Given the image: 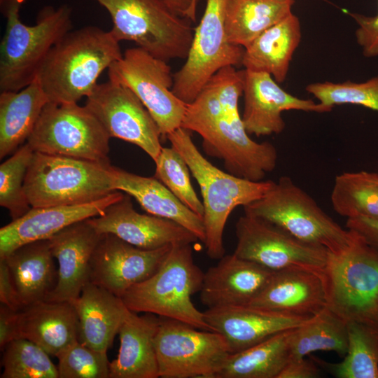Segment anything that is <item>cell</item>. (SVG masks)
Instances as JSON below:
<instances>
[{"mask_svg":"<svg viewBox=\"0 0 378 378\" xmlns=\"http://www.w3.org/2000/svg\"><path fill=\"white\" fill-rule=\"evenodd\" d=\"M12 1L13 0H0L1 11L4 15Z\"/></svg>","mask_w":378,"mask_h":378,"instance_id":"47","label":"cell"},{"mask_svg":"<svg viewBox=\"0 0 378 378\" xmlns=\"http://www.w3.org/2000/svg\"><path fill=\"white\" fill-rule=\"evenodd\" d=\"M300 39V20L290 13L244 48L241 64L245 69L268 73L277 83H283Z\"/></svg>","mask_w":378,"mask_h":378,"instance_id":"29","label":"cell"},{"mask_svg":"<svg viewBox=\"0 0 378 378\" xmlns=\"http://www.w3.org/2000/svg\"><path fill=\"white\" fill-rule=\"evenodd\" d=\"M172 246L144 249L102 234L91 258L90 281L122 298L160 268Z\"/></svg>","mask_w":378,"mask_h":378,"instance_id":"16","label":"cell"},{"mask_svg":"<svg viewBox=\"0 0 378 378\" xmlns=\"http://www.w3.org/2000/svg\"><path fill=\"white\" fill-rule=\"evenodd\" d=\"M167 139L184 159L200 188L204 244L210 258L220 259L225 254L223 232L232 211L263 197L274 181H253L220 170L204 157L194 144L191 132L182 127L169 133Z\"/></svg>","mask_w":378,"mask_h":378,"instance_id":"2","label":"cell"},{"mask_svg":"<svg viewBox=\"0 0 378 378\" xmlns=\"http://www.w3.org/2000/svg\"><path fill=\"white\" fill-rule=\"evenodd\" d=\"M226 0H206L202 18L194 29L183 66L174 74L173 92L186 104L198 95L220 69L241 64L244 48L230 43L225 30Z\"/></svg>","mask_w":378,"mask_h":378,"instance_id":"12","label":"cell"},{"mask_svg":"<svg viewBox=\"0 0 378 378\" xmlns=\"http://www.w3.org/2000/svg\"><path fill=\"white\" fill-rule=\"evenodd\" d=\"M358 23L356 31L357 43L363 49V54L368 57L378 55V13L368 17L358 13H348Z\"/></svg>","mask_w":378,"mask_h":378,"instance_id":"41","label":"cell"},{"mask_svg":"<svg viewBox=\"0 0 378 378\" xmlns=\"http://www.w3.org/2000/svg\"><path fill=\"white\" fill-rule=\"evenodd\" d=\"M244 214L270 222L295 238L337 254L347 248L356 234L342 227L303 189L281 176L261 198L244 206Z\"/></svg>","mask_w":378,"mask_h":378,"instance_id":"7","label":"cell"},{"mask_svg":"<svg viewBox=\"0 0 378 378\" xmlns=\"http://www.w3.org/2000/svg\"><path fill=\"white\" fill-rule=\"evenodd\" d=\"M235 233L233 253L273 272L297 267L324 270L328 260L326 248L302 241L255 216H240Z\"/></svg>","mask_w":378,"mask_h":378,"instance_id":"13","label":"cell"},{"mask_svg":"<svg viewBox=\"0 0 378 378\" xmlns=\"http://www.w3.org/2000/svg\"><path fill=\"white\" fill-rule=\"evenodd\" d=\"M243 94L241 119L247 133L257 136L282 132L286 126L283 111L326 113L332 110L319 102L289 94L266 72L244 69Z\"/></svg>","mask_w":378,"mask_h":378,"instance_id":"18","label":"cell"},{"mask_svg":"<svg viewBox=\"0 0 378 378\" xmlns=\"http://www.w3.org/2000/svg\"><path fill=\"white\" fill-rule=\"evenodd\" d=\"M71 303L78 318V340L106 354L130 312L122 299L89 281Z\"/></svg>","mask_w":378,"mask_h":378,"instance_id":"25","label":"cell"},{"mask_svg":"<svg viewBox=\"0 0 378 378\" xmlns=\"http://www.w3.org/2000/svg\"><path fill=\"white\" fill-rule=\"evenodd\" d=\"M203 140L204 150L220 158L229 173L245 179L262 181L277 162V150L269 141L251 139L239 111L202 127L195 132Z\"/></svg>","mask_w":378,"mask_h":378,"instance_id":"15","label":"cell"},{"mask_svg":"<svg viewBox=\"0 0 378 378\" xmlns=\"http://www.w3.org/2000/svg\"><path fill=\"white\" fill-rule=\"evenodd\" d=\"M355 234L344 251L329 253L327 308L347 323L378 328V249Z\"/></svg>","mask_w":378,"mask_h":378,"instance_id":"8","label":"cell"},{"mask_svg":"<svg viewBox=\"0 0 378 378\" xmlns=\"http://www.w3.org/2000/svg\"><path fill=\"white\" fill-rule=\"evenodd\" d=\"M293 329L230 354L214 378H277L290 360V340Z\"/></svg>","mask_w":378,"mask_h":378,"instance_id":"31","label":"cell"},{"mask_svg":"<svg viewBox=\"0 0 378 378\" xmlns=\"http://www.w3.org/2000/svg\"><path fill=\"white\" fill-rule=\"evenodd\" d=\"M124 194L114 191L89 203L46 207H31L21 217L0 229V258L27 243L48 239L64 228L78 221L102 215Z\"/></svg>","mask_w":378,"mask_h":378,"instance_id":"19","label":"cell"},{"mask_svg":"<svg viewBox=\"0 0 378 378\" xmlns=\"http://www.w3.org/2000/svg\"><path fill=\"white\" fill-rule=\"evenodd\" d=\"M21 338L30 340L50 356L78 340L79 323L69 302L43 300L20 310Z\"/></svg>","mask_w":378,"mask_h":378,"instance_id":"26","label":"cell"},{"mask_svg":"<svg viewBox=\"0 0 378 378\" xmlns=\"http://www.w3.org/2000/svg\"><path fill=\"white\" fill-rule=\"evenodd\" d=\"M34 150L27 142L0 165V206L6 209L13 220L31 208L24 191V180Z\"/></svg>","mask_w":378,"mask_h":378,"instance_id":"37","label":"cell"},{"mask_svg":"<svg viewBox=\"0 0 378 378\" xmlns=\"http://www.w3.org/2000/svg\"><path fill=\"white\" fill-rule=\"evenodd\" d=\"M328 300L324 270L297 267L275 272L248 305L286 315L314 317L327 308Z\"/></svg>","mask_w":378,"mask_h":378,"instance_id":"20","label":"cell"},{"mask_svg":"<svg viewBox=\"0 0 378 378\" xmlns=\"http://www.w3.org/2000/svg\"><path fill=\"white\" fill-rule=\"evenodd\" d=\"M155 346L162 378H214L230 354L219 332L160 316Z\"/></svg>","mask_w":378,"mask_h":378,"instance_id":"10","label":"cell"},{"mask_svg":"<svg viewBox=\"0 0 378 378\" xmlns=\"http://www.w3.org/2000/svg\"><path fill=\"white\" fill-rule=\"evenodd\" d=\"M154 162L155 164L154 176L181 203L203 218L202 202L200 200L192 186L190 171L182 156L173 147H162Z\"/></svg>","mask_w":378,"mask_h":378,"instance_id":"38","label":"cell"},{"mask_svg":"<svg viewBox=\"0 0 378 378\" xmlns=\"http://www.w3.org/2000/svg\"><path fill=\"white\" fill-rule=\"evenodd\" d=\"M347 349V323L328 308L294 328L290 340V360L304 358L317 351H334L344 357Z\"/></svg>","mask_w":378,"mask_h":378,"instance_id":"34","label":"cell"},{"mask_svg":"<svg viewBox=\"0 0 378 378\" xmlns=\"http://www.w3.org/2000/svg\"><path fill=\"white\" fill-rule=\"evenodd\" d=\"M204 315L213 330L225 337L230 354L301 326L313 318L282 314L251 305L207 309Z\"/></svg>","mask_w":378,"mask_h":378,"instance_id":"21","label":"cell"},{"mask_svg":"<svg viewBox=\"0 0 378 378\" xmlns=\"http://www.w3.org/2000/svg\"><path fill=\"white\" fill-rule=\"evenodd\" d=\"M330 200L335 212L347 219H378V173L361 171L337 175Z\"/></svg>","mask_w":378,"mask_h":378,"instance_id":"35","label":"cell"},{"mask_svg":"<svg viewBox=\"0 0 378 378\" xmlns=\"http://www.w3.org/2000/svg\"><path fill=\"white\" fill-rule=\"evenodd\" d=\"M346 226L378 249V219L363 216L348 218Z\"/></svg>","mask_w":378,"mask_h":378,"instance_id":"44","label":"cell"},{"mask_svg":"<svg viewBox=\"0 0 378 378\" xmlns=\"http://www.w3.org/2000/svg\"><path fill=\"white\" fill-rule=\"evenodd\" d=\"M348 349L344 359L331 363L311 359L338 378H378V328L358 322L347 323Z\"/></svg>","mask_w":378,"mask_h":378,"instance_id":"33","label":"cell"},{"mask_svg":"<svg viewBox=\"0 0 378 378\" xmlns=\"http://www.w3.org/2000/svg\"><path fill=\"white\" fill-rule=\"evenodd\" d=\"M179 15L196 21L197 5L199 0H164Z\"/></svg>","mask_w":378,"mask_h":378,"instance_id":"46","label":"cell"},{"mask_svg":"<svg viewBox=\"0 0 378 378\" xmlns=\"http://www.w3.org/2000/svg\"><path fill=\"white\" fill-rule=\"evenodd\" d=\"M85 106L96 116L111 138L132 144L155 161L162 148L158 125L136 95L111 80L98 83Z\"/></svg>","mask_w":378,"mask_h":378,"instance_id":"14","label":"cell"},{"mask_svg":"<svg viewBox=\"0 0 378 378\" xmlns=\"http://www.w3.org/2000/svg\"><path fill=\"white\" fill-rule=\"evenodd\" d=\"M110 31L85 26L66 34L50 50L36 79L49 102L78 103L88 97L102 73L122 56Z\"/></svg>","mask_w":378,"mask_h":378,"instance_id":"1","label":"cell"},{"mask_svg":"<svg viewBox=\"0 0 378 378\" xmlns=\"http://www.w3.org/2000/svg\"><path fill=\"white\" fill-rule=\"evenodd\" d=\"M100 237L88 218L48 239L59 267L56 286L46 300L72 302L79 297L90 281V260Z\"/></svg>","mask_w":378,"mask_h":378,"instance_id":"22","label":"cell"},{"mask_svg":"<svg viewBox=\"0 0 378 378\" xmlns=\"http://www.w3.org/2000/svg\"><path fill=\"white\" fill-rule=\"evenodd\" d=\"M56 357L59 378H109L110 362L106 354L79 340L62 349Z\"/></svg>","mask_w":378,"mask_h":378,"instance_id":"40","label":"cell"},{"mask_svg":"<svg viewBox=\"0 0 378 378\" xmlns=\"http://www.w3.org/2000/svg\"><path fill=\"white\" fill-rule=\"evenodd\" d=\"M110 139L85 106L48 102L27 143L34 152L109 163Z\"/></svg>","mask_w":378,"mask_h":378,"instance_id":"9","label":"cell"},{"mask_svg":"<svg viewBox=\"0 0 378 378\" xmlns=\"http://www.w3.org/2000/svg\"><path fill=\"white\" fill-rule=\"evenodd\" d=\"M4 258L23 307L46 300L56 286L57 270L48 239L25 244Z\"/></svg>","mask_w":378,"mask_h":378,"instance_id":"28","label":"cell"},{"mask_svg":"<svg viewBox=\"0 0 378 378\" xmlns=\"http://www.w3.org/2000/svg\"><path fill=\"white\" fill-rule=\"evenodd\" d=\"M274 272L234 253L224 255L204 273L200 300L207 309L248 305Z\"/></svg>","mask_w":378,"mask_h":378,"instance_id":"23","label":"cell"},{"mask_svg":"<svg viewBox=\"0 0 378 378\" xmlns=\"http://www.w3.org/2000/svg\"><path fill=\"white\" fill-rule=\"evenodd\" d=\"M305 89L319 103L331 108L335 105L354 104L378 111V76L363 83H314Z\"/></svg>","mask_w":378,"mask_h":378,"instance_id":"39","label":"cell"},{"mask_svg":"<svg viewBox=\"0 0 378 378\" xmlns=\"http://www.w3.org/2000/svg\"><path fill=\"white\" fill-rule=\"evenodd\" d=\"M24 1L13 0L4 14L0 92L19 91L31 83L52 48L72 29V8L66 4L45 6L34 24H24L20 12Z\"/></svg>","mask_w":378,"mask_h":378,"instance_id":"3","label":"cell"},{"mask_svg":"<svg viewBox=\"0 0 378 378\" xmlns=\"http://www.w3.org/2000/svg\"><path fill=\"white\" fill-rule=\"evenodd\" d=\"M0 302L17 311L24 308L9 267L4 258H0Z\"/></svg>","mask_w":378,"mask_h":378,"instance_id":"43","label":"cell"},{"mask_svg":"<svg viewBox=\"0 0 378 378\" xmlns=\"http://www.w3.org/2000/svg\"><path fill=\"white\" fill-rule=\"evenodd\" d=\"M108 80L129 88L155 121L161 136L181 127L187 104L172 91L174 74L167 61L144 49H127L107 69Z\"/></svg>","mask_w":378,"mask_h":378,"instance_id":"11","label":"cell"},{"mask_svg":"<svg viewBox=\"0 0 378 378\" xmlns=\"http://www.w3.org/2000/svg\"><path fill=\"white\" fill-rule=\"evenodd\" d=\"M112 165L34 152L24 191L31 207L92 202L114 192Z\"/></svg>","mask_w":378,"mask_h":378,"instance_id":"5","label":"cell"},{"mask_svg":"<svg viewBox=\"0 0 378 378\" xmlns=\"http://www.w3.org/2000/svg\"><path fill=\"white\" fill-rule=\"evenodd\" d=\"M160 316L130 310L119 332L117 358L109 363V378H158L155 337Z\"/></svg>","mask_w":378,"mask_h":378,"instance_id":"24","label":"cell"},{"mask_svg":"<svg viewBox=\"0 0 378 378\" xmlns=\"http://www.w3.org/2000/svg\"><path fill=\"white\" fill-rule=\"evenodd\" d=\"M48 102L36 79L19 91L0 92L1 160L27 141Z\"/></svg>","mask_w":378,"mask_h":378,"instance_id":"30","label":"cell"},{"mask_svg":"<svg viewBox=\"0 0 378 378\" xmlns=\"http://www.w3.org/2000/svg\"><path fill=\"white\" fill-rule=\"evenodd\" d=\"M100 234H112L138 248L155 249L176 244H192L198 238L178 223L152 214L137 212L131 196L122 198L106 208L102 215L88 218Z\"/></svg>","mask_w":378,"mask_h":378,"instance_id":"17","label":"cell"},{"mask_svg":"<svg viewBox=\"0 0 378 378\" xmlns=\"http://www.w3.org/2000/svg\"><path fill=\"white\" fill-rule=\"evenodd\" d=\"M113 189L133 197L148 214L173 220L204 243L202 217L181 203L158 179L143 176L116 167L111 169Z\"/></svg>","mask_w":378,"mask_h":378,"instance_id":"27","label":"cell"},{"mask_svg":"<svg viewBox=\"0 0 378 378\" xmlns=\"http://www.w3.org/2000/svg\"><path fill=\"white\" fill-rule=\"evenodd\" d=\"M295 0H226L225 30L228 41L246 48L269 27L288 15Z\"/></svg>","mask_w":378,"mask_h":378,"instance_id":"32","label":"cell"},{"mask_svg":"<svg viewBox=\"0 0 378 378\" xmlns=\"http://www.w3.org/2000/svg\"><path fill=\"white\" fill-rule=\"evenodd\" d=\"M203 278L204 272L194 261L191 244H176L151 276L131 287L121 298L132 312L150 313L214 331L204 312L191 300L200 290Z\"/></svg>","mask_w":378,"mask_h":378,"instance_id":"4","label":"cell"},{"mask_svg":"<svg viewBox=\"0 0 378 378\" xmlns=\"http://www.w3.org/2000/svg\"><path fill=\"white\" fill-rule=\"evenodd\" d=\"M319 371L312 359L302 358L289 360L277 378H316L319 377Z\"/></svg>","mask_w":378,"mask_h":378,"instance_id":"45","label":"cell"},{"mask_svg":"<svg viewBox=\"0 0 378 378\" xmlns=\"http://www.w3.org/2000/svg\"><path fill=\"white\" fill-rule=\"evenodd\" d=\"M111 16L118 41H130L154 57L186 59L193 38L191 21L164 0H94Z\"/></svg>","mask_w":378,"mask_h":378,"instance_id":"6","label":"cell"},{"mask_svg":"<svg viewBox=\"0 0 378 378\" xmlns=\"http://www.w3.org/2000/svg\"><path fill=\"white\" fill-rule=\"evenodd\" d=\"M21 338L20 310L1 304L0 347L1 351L10 342Z\"/></svg>","mask_w":378,"mask_h":378,"instance_id":"42","label":"cell"},{"mask_svg":"<svg viewBox=\"0 0 378 378\" xmlns=\"http://www.w3.org/2000/svg\"><path fill=\"white\" fill-rule=\"evenodd\" d=\"M3 351L1 378H59L49 354L33 342L19 338Z\"/></svg>","mask_w":378,"mask_h":378,"instance_id":"36","label":"cell"}]
</instances>
